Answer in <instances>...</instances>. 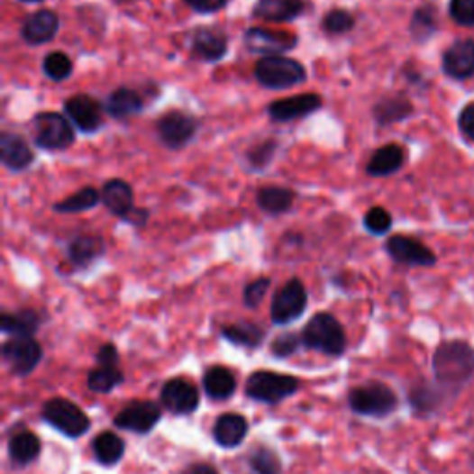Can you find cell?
Wrapping results in <instances>:
<instances>
[{"mask_svg":"<svg viewBox=\"0 0 474 474\" xmlns=\"http://www.w3.org/2000/svg\"><path fill=\"white\" fill-rule=\"evenodd\" d=\"M432 370L439 386L458 393L474 378V347L463 340L443 342L433 352Z\"/></svg>","mask_w":474,"mask_h":474,"instance_id":"6da1fadb","label":"cell"},{"mask_svg":"<svg viewBox=\"0 0 474 474\" xmlns=\"http://www.w3.org/2000/svg\"><path fill=\"white\" fill-rule=\"evenodd\" d=\"M302 345L326 356H342L347 349L343 324L328 312L315 314L302 330Z\"/></svg>","mask_w":474,"mask_h":474,"instance_id":"7a4b0ae2","label":"cell"},{"mask_svg":"<svg viewBox=\"0 0 474 474\" xmlns=\"http://www.w3.org/2000/svg\"><path fill=\"white\" fill-rule=\"evenodd\" d=\"M254 77L260 86L282 91L306 82L308 73L298 59L287 56H265L256 63Z\"/></svg>","mask_w":474,"mask_h":474,"instance_id":"3957f363","label":"cell"},{"mask_svg":"<svg viewBox=\"0 0 474 474\" xmlns=\"http://www.w3.org/2000/svg\"><path fill=\"white\" fill-rule=\"evenodd\" d=\"M32 138L40 149L45 150H65L75 143V128L69 121L58 112H41L32 117L30 123Z\"/></svg>","mask_w":474,"mask_h":474,"instance_id":"277c9868","label":"cell"},{"mask_svg":"<svg viewBox=\"0 0 474 474\" xmlns=\"http://www.w3.org/2000/svg\"><path fill=\"white\" fill-rule=\"evenodd\" d=\"M351 410L363 417H387L398 408L395 391L382 382H367L349 393Z\"/></svg>","mask_w":474,"mask_h":474,"instance_id":"5b68a950","label":"cell"},{"mask_svg":"<svg viewBox=\"0 0 474 474\" xmlns=\"http://www.w3.org/2000/svg\"><path fill=\"white\" fill-rule=\"evenodd\" d=\"M300 389V380L273 370H256L249 377L245 393L249 398L263 404H278Z\"/></svg>","mask_w":474,"mask_h":474,"instance_id":"8992f818","label":"cell"},{"mask_svg":"<svg viewBox=\"0 0 474 474\" xmlns=\"http://www.w3.org/2000/svg\"><path fill=\"white\" fill-rule=\"evenodd\" d=\"M43 419L59 433L77 439L87 433L91 428V419L75 402L67 398H50L43 406Z\"/></svg>","mask_w":474,"mask_h":474,"instance_id":"52a82bcc","label":"cell"},{"mask_svg":"<svg viewBox=\"0 0 474 474\" xmlns=\"http://www.w3.org/2000/svg\"><path fill=\"white\" fill-rule=\"evenodd\" d=\"M308 308V291L300 278L286 282L270 302V319L278 326H287L302 317Z\"/></svg>","mask_w":474,"mask_h":474,"instance_id":"ba28073f","label":"cell"},{"mask_svg":"<svg viewBox=\"0 0 474 474\" xmlns=\"http://www.w3.org/2000/svg\"><path fill=\"white\" fill-rule=\"evenodd\" d=\"M198 119L184 110H171L161 115L156 123L158 140L169 150H180L187 147L198 132Z\"/></svg>","mask_w":474,"mask_h":474,"instance_id":"9c48e42d","label":"cell"},{"mask_svg":"<svg viewBox=\"0 0 474 474\" xmlns=\"http://www.w3.org/2000/svg\"><path fill=\"white\" fill-rule=\"evenodd\" d=\"M3 356L14 375L26 377L41 363L43 349L33 335H12L3 345Z\"/></svg>","mask_w":474,"mask_h":474,"instance_id":"30bf717a","label":"cell"},{"mask_svg":"<svg viewBox=\"0 0 474 474\" xmlns=\"http://www.w3.org/2000/svg\"><path fill=\"white\" fill-rule=\"evenodd\" d=\"M161 421L160 404L152 400H133L115 415L114 424L119 430L133 433H149Z\"/></svg>","mask_w":474,"mask_h":474,"instance_id":"8fae6325","label":"cell"},{"mask_svg":"<svg viewBox=\"0 0 474 474\" xmlns=\"http://www.w3.org/2000/svg\"><path fill=\"white\" fill-rule=\"evenodd\" d=\"M245 47L252 54L265 56H284L286 52L293 50L298 45V38L293 33L286 32H275L267 28H249L245 32Z\"/></svg>","mask_w":474,"mask_h":474,"instance_id":"7c38bea8","label":"cell"},{"mask_svg":"<svg viewBox=\"0 0 474 474\" xmlns=\"http://www.w3.org/2000/svg\"><path fill=\"white\" fill-rule=\"evenodd\" d=\"M65 115L82 133H95L103 126L105 105L91 95H73L63 103Z\"/></svg>","mask_w":474,"mask_h":474,"instance_id":"4fadbf2b","label":"cell"},{"mask_svg":"<svg viewBox=\"0 0 474 474\" xmlns=\"http://www.w3.org/2000/svg\"><path fill=\"white\" fill-rule=\"evenodd\" d=\"M160 400L167 412L175 415H191L198 408L200 395L195 384H191L189 380L171 378L163 384Z\"/></svg>","mask_w":474,"mask_h":474,"instance_id":"5bb4252c","label":"cell"},{"mask_svg":"<svg viewBox=\"0 0 474 474\" xmlns=\"http://www.w3.org/2000/svg\"><path fill=\"white\" fill-rule=\"evenodd\" d=\"M323 108V98L317 93H302L289 98H280L267 106L269 117L277 123H291L304 119Z\"/></svg>","mask_w":474,"mask_h":474,"instance_id":"9a60e30c","label":"cell"},{"mask_svg":"<svg viewBox=\"0 0 474 474\" xmlns=\"http://www.w3.org/2000/svg\"><path fill=\"white\" fill-rule=\"evenodd\" d=\"M387 254L402 265H414V267H432L437 258L435 254L423 245L421 242L414 240L408 235H393L386 243Z\"/></svg>","mask_w":474,"mask_h":474,"instance_id":"2e32d148","label":"cell"},{"mask_svg":"<svg viewBox=\"0 0 474 474\" xmlns=\"http://www.w3.org/2000/svg\"><path fill=\"white\" fill-rule=\"evenodd\" d=\"M228 52L226 33L215 28L200 26L191 33V56L198 61L215 63Z\"/></svg>","mask_w":474,"mask_h":474,"instance_id":"e0dca14e","label":"cell"},{"mask_svg":"<svg viewBox=\"0 0 474 474\" xmlns=\"http://www.w3.org/2000/svg\"><path fill=\"white\" fill-rule=\"evenodd\" d=\"M59 30V17L52 10H38L24 19L21 26V38L26 45L40 47L50 43Z\"/></svg>","mask_w":474,"mask_h":474,"instance_id":"ac0fdd59","label":"cell"},{"mask_svg":"<svg viewBox=\"0 0 474 474\" xmlns=\"http://www.w3.org/2000/svg\"><path fill=\"white\" fill-rule=\"evenodd\" d=\"M36 156L26 143L23 135L15 132H3L0 133V161L6 169L14 173H21L28 169Z\"/></svg>","mask_w":474,"mask_h":474,"instance_id":"d6986e66","label":"cell"},{"mask_svg":"<svg viewBox=\"0 0 474 474\" xmlns=\"http://www.w3.org/2000/svg\"><path fill=\"white\" fill-rule=\"evenodd\" d=\"M105 252L106 243L98 233H78L67 245V258L75 269H87Z\"/></svg>","mask_w":474,"mask_h":474,"instance_id":"ffe728a7","label":"cell"},{"mask_svg":"<svg viewBox=\"0 0 474 474\" xmlns=\"http://www.w3.org/2000/svg\"><path fill=\"white\" fill-rule=\"evenodd\" d=\"M443 71L454 80L474 77V41L461 40L447 49L443 56Z\"/></svg>","mask_w":474,"mask_h":474,"instance_id":"44dd1931","label":"cell"},{"mask_svg":"<svg viewBox=\"0 0 474 474\" xmlns=\"http://www.w3.org/2000/svg\"><path fill=\"white\" fill-rule=\"evenodd\" d=\"M306 10L304 0H258L252 15L267 23H289Z\"/></svg>","mask_w":474,"mask_h":474,"instance_id":"7402d4cb","label":"cell"},{"mask_svg":"<svg viewBox=\"0 0 474 474\" xmlns=\"http://www.w3.org/2000/svg\"><path fill=\"white\" fill-rule=\"evenodd\" d=\"M249 435V421L240 414H223L214 426V439L221 449L240 447Z\"/></svg>","mask_w":474,"mask_h":474,"instance_id":"603a6c76","label":"cell"},{"mask_svg":"<svg viewBox=\"0 0 474 474\" xmlns=\"http://www.w3.org/2000/svg\"><path fill=\"white\" fill-rule=\"evenodd\" d=\"M100 195H103V205L108 208V212L119 217L121 221L135 208L133 206V189L126 180H121V178L108 180L103 186Z\"/></svg>","mask_w":474,"mask_h":474,"instance_id":"cb8c5ba5","label":"cell"},{"mask_svg":"<svg viewBox=\"0 0 474 474\" xmlns=\"http://www.w3.org/2000/svg\"><path fill=\"white\" fill-rule=\"evenodd\" d=\"M141 110H143L141 95L130 87H117L105 100V112L117 121H124L128 117L138 115L141 114Z\"/></svg>","mask_w":474,"mask_h":474,"instance_id":"d4e9b609","label":"cell"},{"mask_svg":"<svg viewBox=\"0 0 474 474\" xmlns=\"http://www.w3.org/2000/svg\"><path fill=\"white\" fill-rule=\"evenodd\" d=\"M404 160H406V154H404L402 147H398L395 143L384 145L370 156V160L367 163V175L375 177V178L395 175L397 171H400V167L404 165Z\"/></svg>","mask_w":474,"mask_h":474,"instance_id":"484cf974","label":"cell"},{"mask_svg":"<svg viewBox=\"0 0 474 474\" xmlns=\"http://www.w3.org/2000/svg\"><path fill=\"white\" fill-rule=\"evenodd\" d=\"M202 386L210 398L214 400H226L233 397L237 389V380L233 372L224 365H212L206 369L205 377H202Z\"/></svg>","mask_w":474,"mask_h":474,"instance_id":"4316f807","label":"cell"},{"mask_svg":"<svg viewBox=\"0 0 474 474\" xmlns=\"http://www.w3.org/2000/svg\"><path fill=\"white\" fill-rule=\"evenodd\" d=\"M414 112L412 103L402 95H391L380 98L378 103L372 108V117L380 126H389L395 123H400L404 119H408Z\"/></svg>","mask_w":474,"mask_h":474,"instance_id":"83f0119b","label":"cell"},{"mask_svg":"<svg viewBox=\"0 0 474 474\" xmlns=\"http://www.w3.org/2000/svg\"><path fill=\"white\" fill-rule=\"evenodd\" d=\"M8 454L15 465H21V467L30 465L32 461H36L41 454V439L30 430L17 432L10 437Z\"/></svg>","mask_w":474,"mask_h":474,"instance_id":"f1b7e54d","label":"cell"},{"mask_svg":"<svg viewBox=\"0 0 474 474\" xmlns=\"http://www.w3.org/2000/svg\"><path fill=\"white\" fill-rule=\"evenodd\" d=\"M256 202L261 212L269 215H282L293 208L295 191L282 186H265L258 191Z\"/></svg>","mask_w":474,"mask_h":474,"instance_id":"f546056e","label":"cell"},{"mask_svg":"<svg viewBox=\"0 0 474 474\" xmlns=\"http://www.w3.org/2000/svg\"><path fill=\"white\" fill-rule=\"evenodd\" d=\"M221 335L226 342L237 347H245V349H256L263 343L265 340V332L261 326L251 321H240L233 324H226L221 328Z\"/></svg>","mask_w":474,"mask_h":474,"instance_id":"4dcf8cb0","label":"cell"},{"mask_svg":"<svg viewBox=\"0 0 474 474\" xmlns=\"http://www.w3.org/2000/svg\"><path fill=\"white\" fill-rule=\"evenodd\" d=\"M41 326V315L33 310H19L15 314L5 312L0 317V330L10 335H33Z\"/></svg>","mask_w":474,"mask_h":474,"instance_id":"1f68e13d","label":"cell"},{"mask_svg":"<svg viewBox=\"0 0 474 474\" xmlns=\"http://www.w3.org/2000/svg\"><path fill=\"white\" fill-rule=\"evenodd\" d=\"M93 454L100 465H115L124 456V442L114 432H103L93 439Z\"/></svg>","mask_w":474,"mask_h":474,"instance_id":"d6a6232c","label":"cell"},{"mask_svg":"<svg viewBox=\"0 0 474 474\" xmlns=\"http://www.w3.org/2000/svg\"><path fill=\"white\" fill-rule=\"evenodd\" d=\"M443 391L447 389H443L439 384L432 386L428 382H421L414 386L410 391V404H412L414 412L421 415L433 414L443 402Z\"/></svg>","mask_w":474,"mask_h":474,"instance_id":"836d02e7","label":"cell"},{"mask_svg":"<svg viewBox=\"0 0 474 474\" xmlns=\"http://www.w3.org/2000/svg\"><path fill=\"white\" fill-rule=\"evenodd\" d=\"M100 202H103V195H100V191H96L91 186H86L75 195L56 202L52 210L56 214H82V212L96 208Z\"/></svg>","mask_w":474,"mask_h":474,"instance_id":"e575fe53","label":"cell"},{"mask_svg":"<svg viewBox=\"0 0 474 474\" xmlns=\"http://www.w3.org/2000/svg\"><path fill=\"white\" fill-rule=\"evenodd\" d=\"M124 382L119 365H98L87 375V387L93 393H110Z\"/></svg>","mask_w":474,"mask_h":474,"instance_id":"d590c367","label":"cell"},{"mask_svg":"<svg viewBox=\"0 0 474 474\" xmlns=\"http://www.w3.org/2000/svg\"><path fill=\"white\" fill-rule=\"evenodd\" d=\"M249 465L256 474H282V460L280 456L269 447L258 445L249 454Z\"/></svg>","mask_w":474,"mask_h":474,"instance_id":"8d00e7d4","label":"cell"},{"mask_svg":"<svg viewBox=\"0 0 474 474\" xmlns=\"http://www.w3.org/2000/svg\"><path fill=\"white\" fill-rule=\"evenodd\" d=\"M73 69H75L73 59L65 52L54 50V52L47 54L43 59V73L47 78H50L54 82H65L67 78H71Z\"/></svg>","mask_w":474,"mask_h":474,"instance_id":"74e56055","label":"cell"},{"mask_svg":"<svg viewBox=\"0 0 474 474\" xmlns=\"http://www.w3.org/2000/svg\"><path fill=\"white\" fill-rule=\"evenodd\" d=\"M354 26H356L354 15L342 8L330 10L323 17V30L330 33V36H343V33H349Z\"/></svg>","mask_w":474,"mask_h":474,"instance_id":"f35d334b","label":"cell"},{"mask_svg":"<svg viewBox=\"0 0 474 474\" xmlns=\"http://www.w3.org/2000/svg\"><path fill=\"white\" fill-rule=\"evenodd\" d=\"M278 150L277 140H265L258 145H252L247 150V163L254 171H263V169L275 160V154Z\"/></svg>","mask_w":474,"mask_h":474,"instance_id":"ab89813d","label":"cell"},{"mask_svg":"<svg viewBox=\"0 0 474 474\" xmlns=\"http://www.w3.org/2000/svg\"><path fill=\"white\" fill-rule=\"evenodd\" d=\"M391 224H393V219H391V214L382 208V206H375L370 208L365 217H363V226L369 233L372 235H384L391 230Z\"/></svg>","mask_w":474,"mask_h":474,"instance_id":"60d3db41","label":"cell"},{"mask_svg":"<svg viewBox=\"0 0 474 474\" xmlns=\"http://www.w3.org/2000/svg\"><path fill=\"white\" fill-rule=\"evenodd\" d=\"M410 30H412V36H414L417 41L428 40V38L432 36V33L435 32V17H433V12H432L430 8H419V10L414 14Z\"/></svg>","mask_w":474,"mask_h":474,"instance_id":"b9f144b4","label":"cell"},{"mask_svg":"<svg viewBox=\"0 0 474 474\" xmlns=\"http://www.w3.org/2000/svg\"><path fill=\"white\" fill-rule=\"evenodd\" d=\"M302 345V335L295 332H286L275 337V342L270 343V352L277 358H289L293 356Z\"/></svg>","mask_w":474,"mask_h":474,"instance_id":"7bdbcfd3","label":"cell"},{"mask_svg":"<svg viewBox=\"0 0 474 474\" xmlns=\"http://www.w3.org/2000/svg\"><path fill=\"white\" fill-rule=\"evenodd\" d=\"M269 287H270V280L265 278V277L252 280V282L245 287V291H243V302H245V306L251 308V310L258 308L260 304L263 302V298H265Z\"/></svg>","mask_w":474,"mask_h":474,"instance_id":"ee69618b","label":"cell"},{"mask_svg":"<svg viewBox=\"0 0 474 474\" xmlns=\"http://www.w3.org/2000/svg\"><path fill=\"white\" fill-rule=\"evenodd\" d=\"M451 17L461 26H474V0H451Z\"/></svg>","mask_w":474,"mask_h":474,"instance_id":"f6af8a7d","label":"cell"},{"mask_svg":"<svg viewBox=\"0 0 474 474\" xmlns=\"http://www.w3.org/2000/svg\"><path fill=\"white\" fill-rule=\"evenodd\" d=\"M230 0H186V5L196 14H217L228 6Z\"/></svg>","mask_w":474,"mask_h":474,"instance_id":"bcb514c9","label":"cell"},{"mask_svg":"<svg viewBox=\"0 0 474 474\" xmlns=\"http://www.w3.org/2000/svg\"><path fill=\"white\" fill-rule=\"evenodd\" d=\"M98 365H119V351L114 343H105L96 352Z\"/></svg>","mask_w":474,"mask_h":474,"instance_id":"7dc6e473","label":"cell"},{"mask_svg":"<svg viewBox=\"0 0 474 474\" xmlns=\"http://www.w3.org/2000/svg\"><path fill=\"white\" fill-rule=\"evenodd\" d=\"M460 128L463 135H467L469 140L474 141V103L465 106L460 114Z\"/></svg>","mask_w":474,"mask_h":474,"instance_id":"c3c4849f","label":"cell"},{"mask_svg":"<svg viewBox=\"0 0 474 474\" xmlns=\"http://www.w3.org/2000/svg\"><path fill=\"white\" fill-rule=\"evenodd\" d=\"M150 219V212L145 210V208H133L123 221L130 226H135V228H143Z\"/></svg>","mask_w":474,"mask_h":474,"instance_id":"681fc988","label":"cell"},{"mask_svg":"<svg viewBox=\"0 0 474 474\" xmlns=\"http://www.w3.org/2000/svg\"><path fill=\"white\" fill-rule=\"evenodd\" d=\"M189 474H219L217 469L210 463H196L189 469Z\"/></svg>","mask_w":474,"mask_h":474,"instance_id":"f907efd6","label":"cell"},{"mask_svg":"<svg viewBox=\"0 0 474 474\" xmlns=\"http://www.w3.org/2000/svg\"><path fill=\"white\" fill-rule=\"evenodd\" d=\"M21 3H26V5H41V3H45V0H21Z\"/></svg>","mask_w":474,"mask_h":474,"instance_id":"816d5d0a","label":"cell"},{"mask_svg":"<svg viewBox=\"0 0 474 474\" xmlns=\"http://www.w3.org/2000/svg\"><path fill=\"white\" fill-rule=\"evenodd\" d=\"M117 5H128V3H133V0H115Z\"/></svg>","mask_w":474,"mask_h":474,"instance_id":"f5cc1de1","label":"cell"}]
</instances>
